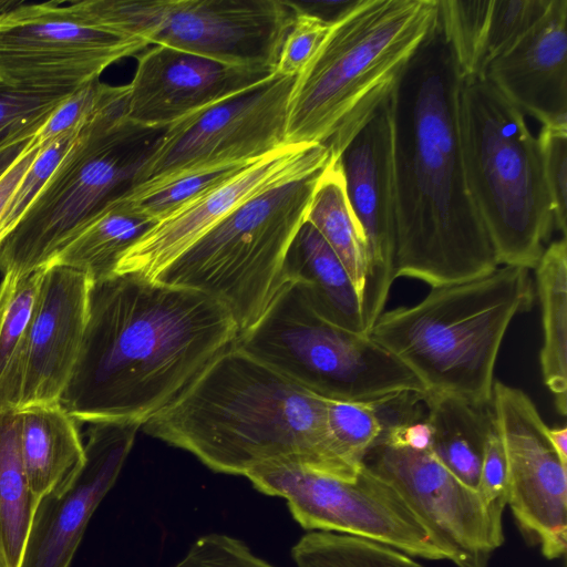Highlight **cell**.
Returning a JSON list of instances; mask_svg holds the SVG:
<instances>
[{"label":"cell","mask_w":567,"mask_h":567,"mask_svg":"<svg viewBox=\"0 0 567 567\" xmlns=\"http://www.w3.org/2000/svg\"><path fill=\"white\" fill-rule=\"evenodd\" d=\"M238 334L229 310L198 290L133 274L93 281L80 353L60 404L76 422L142 426Z\"/></svg>","instance_id":"6da1fadb"},{"label":"cell","mask_w":567,"mask_h":567,"mask_svg":"<svg viewBox=\"0 0 567 567\" xmlns=\"http://www.w3.org/2000/svg\"><path fill=\"white\" fill-rule=\"evenodd\" d=\"M462 83L437 21L390 94L394 277L431 288L499 267L466 183L458 121Z\"/></svg>","instance_id":"7a4b0ae2"},{"label":"cell","mask_w":567,"mask_h":567,"mask_svg":"<svg viewBox=\"0 0 567 567\" xmlns=\"http://www.w3.org/2000/svg\"><path fill=\"white\" fill-rule=\"evenodd\" d=\"M327 403L233 344L142 426L217 473L282 463L352 481L360 471L337 451Z\"/></svg>","instance_id":"3957f363"},{"label":"cell","mask_w":567,"mask_h":567,"mask_svg":"<svg viewBox=\"0 0 567 567\" xmlns=\"http://www.w3.org/2000/svg\"><path fill=\"white\" fill-rule=\"evenodd\" d=\"M437 20L439 0H355L295 78L286 144L326 145L337 158Z\"/></svg>","instance_id":"277c9868"},{"label":"cell","mask_w":567,"mask_h":567,"mask_svg":"<svg viewBox=\"0 0 567 567\" xmlns=\"http://www.w3.org/2000/svg\"><path fill=\"white\" fill-rule=\"evenodd\" d=\"M533 300L528 269L497 267L480 278L433 287L413 306L383 311L368 334L427 392L488 405L503 338Z\"/></svg>","instance_id":"5b68a950"},{"label":"cell","mask_w":567,"mask_h":567,"mask_svg":"<svg viewBox=\"0 0 567 567\" xmlns=\"http://www.w3.org/2000/svg\"><path fill=\"white\" fill-rule=\"evenodd\" d=\"M458 121L467 187L498 265L535 269L555 228L537 137L485 78L463 79Z\"/></svg>","instance_id":"8992f818"},{"label":"cell","mask_w":567,"mask_h":567,"mask_svg":"<svg viewBox=\"0 0 567 567\" xmlns=\"http://www.w3.org/2000/svg\"><path fill=\"white\" fill-rule=\"evenodd\" d=\"M127 92L82 123L69 151L0 246V272L28 275L126 196L165 130L126 117Z\"/></svg>","instance_id":"52a82bcc"},{"label":"cell","mask_w":567,"mask_h":567,"mask_svg":"<svg viewBox=\"0 0 567 567\" xmlns=\"http://www.w3.org/2000/svg\"><path fill=\"white\" fill-rule=\"evenodd\" d=\"M323 169L245 200L152 280L217 299L231 313L239 333L246 331L282 285L286 254Z\"/></svg>","instance_id":"ba28073f"},{"label":"cell","mask_w":567,"mask_h":567,"mask_svg":"<svg viewBox=\"0 0 567 567\" xmlns=\"http://www.w3.org/2000/svg\"><path fill=\"white\" fill-rule=\"evenodd\" d=\"M328 400L378 401L427 393L420 379L370 338L320 317L298 284L284 281L261 318L234 343Z\"/></svg>","instance_id":"9c48e42d"},{"label":"cell","mask_w":567,"mask_h":567,"mask_svg":"<svg viewBox=\"0 0 567 567\" xmlns=\"http://www.w3.org/2000/svg\"><path fill=\"white\" fill-rule=\"evenodd\" d=\"M422 403L423 395L411 392L378 402L382 431L361 466L400 494L446 560L456 567H488L504 543L503 517L434 455Z\"/></svg>","instance_id":"30bf717a"},{"label":"cell","mask_w":567,"mask_h":567,"mask_svg":"<svg viewBox=\"0 0 567 567\" xmlns=\"http://www.w3.org/2000/svg\"><path fill=\"white\" fill-rule=\"evenodd\" d=\"M83 19L103 30L223 63L275 73L297 14L281 0H84Z\"/></svg>","instance_id":"8fae6325"},{"label":"cell","mask_w":567,"mask_h":567,"mask_svg":"<svg viewBox=\"0 0 567 567\" xmlns=\"http://www.w3.org/2000/svg\"><path fill=\"white\" fill-rule=\"evenodd\" d=\"M245 477L258 492L285 499L293 519L309 532L354 536L411 557L446 560L400 494L363 466L352 481L282 463L261 465Z\"/></svg>","instance_id":"7c38bea8"},{"label":"cell","mask_w":567,"mask_h":567,"mask_svg":"<svg viewBox=\"0 0 567 567\" xmlns=\"http://www.w3.org/2000/svg\"><path fill=\"white\" fill-rule=\"evenodd\" d=\"M147 47L86 22L73 1L22 2L0 14V81L29 91L73 92Z\"/></svg>","instance_id":"4fadbf2b"},{"label":"cell","mask_w":567,"mask_h":567,"mask_svg":"<svg viewBox=\"0 0 567 567\" xmlns=\"http://www.w3.org/2000/svg\"><path fill=\"white\" fill-rule=\"evenodd\" d=\"M295 78L275 72L262 82L166 127L133 188L188 172L255 162L285 146L288 100Z\"/></svg>","instance_id":"5bb4252c"},{"label":"cell","mask_w":567,"mask_h":567,"mask_svg":"<svg viewBox=\"0 0 567 567\" xmlns=\"http://www.w3.org/2000/svg\"><path fill=\"white\" fill-rule=\"evenodd\" d=\"M491 406L507 457V506L525 539L546 559H559L567 547V465L524 391L495 381Z\"/></svg>","instance_id":"9a60e30c"},{"label":"cell","mask_w":567,"mask_h":567,"mask_svg":"<svg viewBox=\"0 0 567 567\" xmlns=\"http://www.w3.org/2000/svg\"><path fill=\"white\" fill-rule=\"evenodd\" d=\"M367 248L362 308L367 332L383 312L393 284L395 205L390 95L365 117L337 156Z\"/></svg>","instance_id":"2e32d148"},{"label":"cell","mask_w":567,"mask_h":567,"mask_svg":"<svg viewBox=\"0 0 567 567\" xmlns=\"http://www.w3.org/2000/svg\"><path fill=\"white\" fill-rule=\"evenodd\" d=\"M321 144H286L238 175L156 221L122 256L116 274L154 279L166 266L250 197L326 168L333 159Z\"/></svg>","instance_id":"e0dca14e"},{"label":"cell","mask_w":567,"mask_h":567,"mask_svg":"<svg viewBox=\"0 0 567 567\" xmlns=\"http://www.w3.org/2000/svg\"><path fill=\"white\" fill-rule=\"evenodd\" d=\"M141 424H91L85 460L63 486L35 507L20 567H69L93 513L115 484Z\"/></svg>","instance_id":"ac0fdd59"},{"label":"cell","mask_w":567,"mask_h":567,"mask_svg":"<svg viewBox=\"0 0 567 567\" xmlns=\"http://www.w3.org/2000/svg\"><path fill=\"white\" fill-rule=\"evenodd\" d=\"M127 84L126 117L164 130L181 118L254 86L274 73L155 45L137 56Z\"/></svg>","instance_id":"d6986e66"},{"label":"cell","mask_w":567,"mask_h":567,"mask_svg":"<svg viewBox=\"0 0 567 567\" xmlns=\"http://www.w3.org/2000/svg\"><path fill=\"white\" fill-rule=\"evenodd\" d=\"M90 287L80 271L44 268L28 332L20 409L60 403L80 353Z\"/></svg>","instance_id":"ffe728a7"},{"label":"cell","mask_w":567,"mask_h":567,"mask_svg":"<svg viewBox=\"0 0 567 567\" xmlns=\"http://www.w3.org/2000/svg\"><path fill=\"white\" fill-rule=\"evenodd\" d=\"M484 78L543 126L567 128V1L551 0L543 18Z\"/></svg>","instance_id":"44dd1931"},{"label":"cell","mask_w":567,"mask_h":567,"mask_svg":"<svg viewBox=\"0 0 567 567\" xmlns=\"http://www.w3.org/2000/svg\"><path fill=\"white\" fill-rule=\"evenodd\" d=\"M299 285L313 310L346 330L368 334L361 297L348 271L308 221L297 231L285 258L282 282Z\"/></svg>","instance_id":"7402d4cb"},{"label":"cell","mask_w":567,"mask_h":567,"mask_svg":"<svg viewBox=\"0 0 567 567\" xmlns=\"http://www.w3.org/2000/svg\"><path fill=\"white\" fill-rule=\"evenodd\" d=\"M19 433L29 487L38 502L82 467L85 452L78 422L60 403L20 409Z\"/></svg>","instance_id":"603a6c76"},{"label":"cell","mask_w":567,"mask_h":567,"mask_svg":"<svg viewBox=\"0 0 567 567\" xmlns=\"http://www.w3.org/2000/svg\"><path fill=\"white\" fill-rule=\"evenodd\" d=\"M423 401L434 455L464 485L476 491L485 445L494 424L491 404L478 405L436 392H427Z\"/></svg>","instance_id":"cb8c5ba5"},{"label":"cell","mask_w":567,"mask_h":567,"mask_svg":"<svg viewBox=\"0 0 567 567\" xmlns=\"http://www.w3.org/2000/svg\"><path fill=\"white\" fill-rule=\"evenodd\" d=\"M542 306L544 343L540 368L545 384L554 394L563 416L567 412V241H554L535 267Z\"/></svg>","instance_id":"d4e9b609"},{"label":"cell","mask_w":567,"mask_h":567,"mask_svg":"<svg viewBox=\"0 0 567 567\" xmlns=\"http://www.w3.org/2000/svg\"><path fill=\"white\" fill-rule=\"evenodd\" d=\"M155 223L121 199L68 243L49 265L80 271L91 282L111 277L122 256Z\"/></svg>","instance_id":"484cf974"},{"label":"cell","mask_w":567,"mask_h":567,"mask_svg":"<svg viewBox=\"0 0 567 567\" xmlns=\"http://www.w3.org/2000/svg\"><path fill=\"white\" fill-rule=\"evenodd\" d=\"M305 220L337 255L362 300L367 277L365 240L349 204L343 175L336 158L320 174Z\"/></svg>","instance_id":"4316f807"},{"label":"cell","mask_w":567,"mask_h":567,"mask_svg":"<svg viewBox=\"0 0 567 567\" xmlns=\"http://www.w3.org/2000/svg\"><path fill=\"white\" fill-rule=\"evenodd\" d=\"M44 268L0 282V412L19 410L29 327Z\"/></svg>","instance_id":"83f0119b"},{"label":"cell","mask_w":567,"mask_h":567,"mask_svg":"<svg viewBox=\"0 0 567 567\" xmlns=\"http://www.w3.org/2000/svg\"><path fill=\"white\" fill-rule=\"evenodd\" d=\"M38 501L30 491L19 433V410L0 412V548L20 567Z\"/></svg>","instance_id":"f1b7e54d"},{"label":"cell","mask_w":567,"mask_h":567,"mask_svg":"<svg viewBox=\"0 0 567 567\" xmlns=\"http://www.w3.org/2000/svg\"><path fill=\"white\" fill-rule=\"evenodd\" d=\"M297 567H424L398 549L329 532H308L291 548Z\"/></svg>","instance_id":"f546056e"},{"label":"cell","mask_w":567,"mask_h":567,"mask_svg":"<svg viewBox=\"0 0 567 567\" xmlns=\"http://www.w3.org/2000/svg\"><path fill=\"white\" fill-rule=\"evenodd\" d=\"M252 163L226 164L188 172L158 184L134 187L122 199L158 221L218 188Z\"/></svg>","instance_id":"4dcf8cb0"},{"label":"cell","mask_w":567,"mask_h":567,"mask_svg":"<svg viewBox=\"0 0 567 567\" xmlns=\"http://www.w3.org/2000/svg\"><path fill=\"white\" fill-rule=\"evenodd\" d=\"M492 0H439V23L463 79L483 78Z\"/></svg>","instance_id":"1f68e13d"},{"label":"cell","mask_w":567,"mask_h":567,"mask_svg":"<svg viewBox=\"0 0 567 567\" xmlns=\"http://www.w3.org/2000/svg\"><path fill=\"white\" fill-rule=\"evenodd\" d=\"M378 401L327 403L328 425L337 451L355 471L361 470L364 455L382 431Z\"/></svg>","instance_id":"d6a6232c"},{"label":"cell","mask_w":567,"mask_h":567,"mask_svg":"<svg viewBox=\"0 0 567 567\" xmlns=\"http://www.w3.org/2000/svg\"><path fill=\"white\" fill-rule=\"evenodd\" d=\"M71 93L22 90L0 81V152L35 136Z\"/></svg>","instance_id":"836d02e7"},{"label":"cell","mask_w":567,"mask_h":567,"mask_svg":"<svg viewBox=\"0 0 567 567\" xmlns=\"http://www.w3.org/2000/svg\"><path fill=\"white\" fill-rule=\"evenodd\" d=\"M551 0H492L483 59L489 63L512 49L546 13Z\"/></svg>","instance_id":"e575fe53"},{"label":"cell","mask_w":567,"mask_h":567,"mask_svg":"<svg viewBox=\"0 0 567 567\" xmlns=\"http://www.w3.org/2000/svg\"><path fill=\"white\" fill-rule=\"evenodd\" d=\"M127 91L126 85L114 86L101 82L100 79L79 87L51 115L34 137L39 146L59 135L78 128L96 111L116 100Z\"/></svg>","instance_id":"d590c367"},{"label":"cell","mask_w":567,"mask_h":567,"mask_svg":"<svg viewBox=\"0 0 567 567\" xmlns=\"http://www.w3.org/2000/svg\"><path fill=\"white\" fill-rule=\"evenodd\" d=\"M82 125V124H81ZM80 125V126H81ZM80 126L44 144L18 184L0 219V229L12 230L42 189L73 143Z\"/></svg>","instance_id":"8d00e7d4"},{"label":"cell","mask_w":567,"mask_h":567,"mask_svg":"<svg viewBox=\"0 0 567 567\" xmlns=\"http://www.w3.org/2000/svg\"><path fill=\"white\" fill-rule=\"evenodd\" d=\"M173 567H276L244 540L223 533L196 538Z\"/></svg>","instance_id":"74e56055"},{"label":"cell","mask_w":567,"mask_h":567,"mask_svg":"<svg viewBox=\"0 0 567 567\" xmlns=\"http://www.w3.org/2000/svg\"><path fill=\"white\" fill-rule=\"evenodd\" d=\"M554 227L566 237L567 128L543 126L537 137Z\"/></svg>","instance_id":"f35d334b"},{"label":"cell","mask_w":567,"mask_h":567,"mask_svg":"<svg viewBox=\"0 0 567 567\" xmlns=\"http://www.w3.org/2000/svg\"><path fill=\"white\" fill-rule=\"evenodd\" d=\"M295 3V1H293ZM282 42L276 73L297 76L324 40L331 22L300 10Z\"/></svg>","instance_id":"ab89813d"},{"label":"cell","mask_w":567,"mask_h":567,"mask_svg":"<svg viewBox=\"0 0 567 567\" xmlns=\"http://www.w3.org/2000/svg\"><path fill=\"white\" fill-rule=\"evenodd\" d=\"M508 464L497 426L489 432L477 484V493L489 511L503 517L507 506Z\"/></svg>","instance_id":"60d3db41"},{"label":"cell","mask_w":567,"mask_h":567,"mask_svg":"<svg viewBox=\"0 0 567 567\" xmlns=\"http://www.w3.org/2000/svg\"><path fill=\"white\" fill-rule=\"evenodd\" d=\"M40 148L41 146H39L33 138L27 151L0 179V219L18 184L35 159Z\"/></svg>","instance_id":"b9f144b4"},{"label":"cell","mask_w":567,"mask_h":567,"mask_svg":"<svg viewBox=\"0 0 567 567\" xmlns=\"http://www.w3.org/2000/svg\"><path fill=\"white\" fill-rule=\"evenodd\" d=\"M355 0H327L297 2V7L310 14L317 16L328 22L336 20L342 12L354 3Z\"/></svg>","instance_id":"7bdbcfd3"},{"label":"cell","mask_w":567,"mask_h":567,"mask_svg":"<svg viewBox=\"0 0 567 567\" xmlns=\"http://www.w3.org/2000/svg\"><path fill=\"white\" fill-rule=\"evenodd\" d=\"M34 136L17 142L0 152V179L11 168V166L21 157L32 143Z\"/></svg>","instance_id":"ee69618b"},{"label":"cell","mask_w":567,"mask_h":567,"mask_svg":"<svg viewBox=\"0 0 567 567\" xmlns=\"http://www.w3.org/2000/svg\"><path fill=\"white\" fill-rule=\"evenodd\" d=\"M548 440L560 461L567 465V429L566 426L547 427Z\"/></svg>","instance_id":"f6af8a7d"},{"label":"cell","mask_w":567,"mask_h":567,"mask_svg":"<svg viewBox=\"0 0 567 567\" xmlns=\"http://www.w3.org/2000/svg\"><path fill=\"white\" fill-rule=\"evenodd\" d=\"M0 567H9L8 561L0 548Z\"/></svg>","instance_id":"bcb514c9"},{"label":"cell","mask_w":567,"mask_h":567,"mask_svg":"<svg viewBox=\"0 0 567 567\" xmlns=\"http://www.w3.org/2000/svg\"><path fill=\"white\" fill-rule=\"evenodd\" d=\"M10 231V229H0V246Z\"/></svg>","instance_id":"7dc6e473"}]
</instances>
